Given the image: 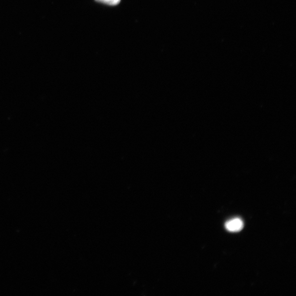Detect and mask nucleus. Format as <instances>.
I'll return each instance as SVG.
<instances>
[{
	"label": "nucleus",
	"instance_id": "2",
	"mask_svg": "<svg viewBox=\"0 0 296 296\" xmlns=\"http://www.w3.org/2000/svg\"><path fill=\"white\" fill-rule=\"evenodd\" d=\"M96 1L110 6H116L120 3L121 0H96Z\"/></svg>",
	"mask_w": 296,
	"mask_h": 296
},
{
	"label": "nucleus",
	"instance_id": "1",
	"mask_svg": "<svg viewBox=\"0 0 296 296\" xmlns=\"http://www.w3.org/2000/svg\"><path fill=\"white\" fill-rule=\"evenodd\" d=\"M244 227V223L240 218H234L229 220L225 224V228L228 231L231 232H239Z\"/></svg>",
	"mask_w": 296,
	"mask_h": 296
}]
</instances>
